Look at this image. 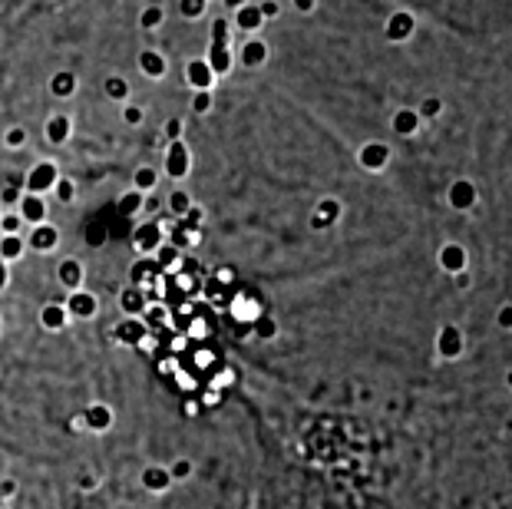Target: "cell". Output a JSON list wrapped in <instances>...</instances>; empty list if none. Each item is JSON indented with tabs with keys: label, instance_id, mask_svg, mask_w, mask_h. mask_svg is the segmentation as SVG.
Here are the masks:
<instances>
[{
	"label": "cell",
	"instance_id": "cell-6",
	"mask_svg": "<svg viewBox=\"0 0 512 509\" xmlns=\"http://www.w3.org/2000/svg\"><path fill=\"white\" fill-rule=\"evenodd\" d=\"M24 242H27V248H34V252H53V248L60 245V229L50 222H40V225H34V232H30Z\"/></svg>",
	"mask_w": 512,
	"mask_h": 509
},
{
	"label": "cell",
	"instance_id": "cell-19",
	"mask_svg": "<svg viewBox=\"0 0 512 509\" xmlns=\"http://www.w3.org/2000/svg\"><path fill=\"white\" fill-rule=\"evenodd\" d=\"M40 324L47 331H63L70 324V314H67V308H63V305H47V308L40 311Z\"/></svg>",
	"mask_w": 512,
	"mask_h": 509
},
{
	"label": "cell",
	"instance_id": "cell-16",
	"mask_svg": "<svg viewBox=\"0 0 512 509\" xmlns=\"http://www.w3.org/2000/svg\"><path fill=\"white\" fill-rule=\"evenodd\" d=\"M205 63L212 67L215 77H222V73H228V67H232V53H228V43H209Z\"/></svg>",
	"mask_w": 512,
	"mask_h": 509
},
{
	"label": "cell",
	"instance_id": "cell-26",
	"mask_svg": "<svg viewBox=\"0 0 512 509\" xmlns=\"http://www.w3.org/2000/svg\"><path fill=\"white\" fill-rule=\"evenodd\" d=\"M189 209H192V196H189L185 189H176V192H172V196L166 199V212L172 215V219H182V215L189 212Z\"/></svg>",
	"mask_w": 512,
	"mask_h": 509
},
{
	"label": "cell",
	"instance_id": "cell-4",
	"mask_svg": "<svg viewBox=\"0 0 512 509\" xmlns=\"http://www.w3.org/2000/svg\"><path fill=\"white\" fill-rule=\"evenodd\" d=\"M162 242H166V235H162V225H159L156 219H152V222H143V225H136L133 245H136V252H139V255H152Z\"/></svg>",
	"mask_w": 512,
	"mask_h": 509
},
{
	"label": "cell",
	"instance_id": "cell-43",
	"mask_svg": "<svg viewBox=\"0 0 512 509\" xmlns=\"http://www.w3.org/2000/svg\"><path fill=\"white\" fill-rule=\"evenodd\" d=\"M258 10H261V17H265V20H271V17H278V4H275V0H261V4H258Z\"/></svg>",
	"mask_w": 512,
	"mask_h": 509
},
{
	"label": "cell",
	"instance_id": "cell-31",
	"mask_svg": "<svg viewBox=\"0 0 512 509\" xmlns=\"http://www.w3.org/2000/svg\"><path fill=\"white\" fill-rule=\"evenodd\" d=\"M53 196H57V202H63V205H70L73 199H76V182L73 179H57V182H53Z\"/></svg>",
	"mask_w": 512,
	"mask_h": 509
},
{
	"label": "cell",
	"instance_id": "cell-37",
	"mask_svg": "<svg viewBox=\"0 0 512 509\" xmlns=\"http://www.w3.org/2000/svg\"><path fill=\"white\" fill-rule=\"evenodd\" d=\"M4 143L10 146V149H20L27 143V129L24 126H10L7 133H4Z\"/></svg>",
	"mask_w": 512,
	"mask_h": 509
},
{
	"label": "cell",
	"instance_id": "cell-24",
	"mask_svg": "<svg viewBox=\"0 0 512 509\" xmlns=\"http://www.w3.org/2000/svg\"><path fill=\"white\" fill-rule=\"evenodd\" d=\"M24 248L27 242L20 235H0V258H4V262H17V258L24 255Z\"/></svg>",
	"mask_w": 512,
	"mask_h": 509
},
{
	"label": "cell",
	"instance_id": "cell-18",
	"mask_svg": "<svg viewBox=\"0 0 512 509\" xmlns=\"http://www.w3.org/2000/svg\"><path fill=\"white\" fill-rule=\"evenodd\" d=\"M143 486L149 493H166L172 486V476H169L166 467H146L143 470Z\"/></svg>",
	"mask_w": 512,
	"mask_h": 509
},
{
	"label": "cell",
	"instance_id": "cell-41",
	"mask_svg": "<svg viewBox=\"0 0 512 509\" xmlns=\"http://www.w3.org/2000/svg\"><path fill=\"white\" fill-rule=\"evenodd\" d=\"M169 476H172V483H176V480H189V476H192V463L189 460H176L169 467Z\"/></svg>",
	"mask_w": 512,
	"mask_h": 509
},
{
	"label": "cell",
	"instance_id": "cell-45",
	"mask_svg": "<svg viewBox=\"0 0 512 509\" xmlns=\"http://www.w3.org/2000/svg\"><path fill=\"white\" fill-rule=\"evenodd\" d=\"M314 4H318V0H294V7H298L301 14H311V10H314Z\"/></svg>",
	"mask_w": 512,
	"mask_h": 509
},
{
	"label": "cell",
	"instance_id": "cell-17",
	"mask_svg": "<svg viewBox=\"0 0 512 509\" xmlns=\"http://www.w3.org/2000/svg\"><path fill=\"white\" fill-rule=\"evenodd\" d=\"M390 159V149L384 143H367L361 149V166L364 169H384Z\"/></svg>",
	"mask_w": 512,
	"mask_h": 509
},
{
	"label": "cell",
	"instance_id": "cell-33",
	"mask_svg": "<svg viewBox=\"0 0 512 509\" xmlns=\"http://www.w3.org/2000/svg\"><path fill=\"white\" fill-rule=\"evenodd\" d=\"M139 318L146 321V328H159V324L169 318V308H162L159 301H156V305H149V308H146L143 314H139Z\"/></svg>",
	"mask_w": 512,
	"mask_h": 509
},
{
	"label": "cell",
	"instance_id": "cell-50",
	"mask_svg": "<svg viewBox=\"0 0 512 509\" xmlns=\"http://www.w3.org/2000/svg\"><path fill=\"white\" fill-rule=\"evenodd\" d=\"M185 414L195 417V414H199V404H195V400H189V404H185Z\"/></svg>",
	"mask_w": 512,
	"mask_h": 509
},
{
	"label": "cell",
	"instance_id": "cell-44",
	"mask_svg": "<svg viewBox=\"0 0 512 509\" xmlns=\"http://www.w3.org/2000/svg\"><path fill=\"white\" fill-rule=\"evenodd\" d=\"M17 493V483L14 480H0V496H14Z\"/></svg>",
	"mask_w": 512,
	"mask_h": 509
},
{
	"label": "cell",
	"instance_id": "cell-30",
	"mask_svg": "<svg viewBox=\"0 0 512 509\" xmlns=\"http://www.w3.org/2000/svg\"><path fill=\"white\" fill-rule=\"evenodd\" d=\"M252 331L258 334L261 341H271V338H275V334H278V321L271 318V314H258L255 324H252Z\"/></svg>",
	"mask_w": 512,
	"mask_h": 509
},
{
	"label": "cell",
	"instance_id": "cell-36",
	"mask_svg": "<svg viewBox=\"0 0 512 509\" xmlns=\"http://www.w3.org/2000/svg\"><path fill=\"white\" fill-rule=\"evenodd\" d=\"M205 7H209V0H179V10H182V17H202L205 14Z\"/></svg>",
	"mask_w": 512,
	"mask_h": 509
},
{
	"label": "cell",
	"instance_id": "cell-52",
	"mask_svg": "<svg viewBox=\"0 0 512 509\" xmlns=\"http://www.w3.org/2000/svg\"><path fill=\"white\" fill-rule=\"evenodd\" d=\"M70 430H83V417H80V414H76V417L70 420Z\"/></svg>",
	"mask_w": 512,
	"mask_h": 509
},
{
	"label": "cell",
	"instance_id": "cell-22",
	"mask_svg": "<svg viewBox=\"0 0 512 509\" xmlns=\"http://www.w3.org/2000/svg\"><path fill=\"white\" fill-rule=\"evenodd\" d=\"M103 96L113 103H129V80L126 77H103Z\"/></svg>",
	"mask_w": 512,
	"mask_h": 509
},
{
	"label": "cell",
	"instance_id": "cell-21",
	"mask_svg": "<svg viewBox=\"0 0 512 509\" xmlns=\"http://www.w3.org/2000/svg\"><path fill=\"white\" fill-rule=\"evenodd\" d=\"M261 10H258V4H242L235 10V27H242V30H258L261 27Z\"/></svg>",
	"mask_w": 512,
	"mask_h": 509
},
{
	"label": "cell",
	"instance_id": "cell-48",
	"mask_svg": "<svg viewBox=\"0 0 512 509\" xmlns=\"http://www.w3.org/2000/svg\"><path fill=\"white\" fill-rule=\"evenodd\" d=\"M80 486H83V490H93V486H96V480H93V476H90V473H86V476H83V480H80Z\"/></svg>",
	"mask_w": 512,
	"mask_h": 509
},
{
	"label": "cell",
	"instance_id": "cell-28",
	"mask_svg": "<svg viewBox=\"0 0 512 509\" xmlns=\"http://www.w3.org/2000/svg\"><path fill=\"white\" fill-rule=\"evenodd\" d=\"M152 255H156V265L162 268V272H166V268L179 265V258H182V248H176V245H172V242H162V245H159V248H156V252H152Z\"/></svg>",
	"mask_w": 512,
	"mask_h": 509
},
{
	"label": "cell",
	"instance_id": "cell-10",
	"mask_svg": "<svg viewBox=\"0 0 512 509\" xmlns=\"http://www.w3.org/2000/svg\"><path fill=\"white\" fill-rule=\"evenodd\" d=\"M119 308H123L126 318H139L146 308H149V301H146V291L139 288V285H129L123 288V295H119Z\"/></svg>",
	"mask_w": 512,
	"mask_h": 509
},
{
	"label": "cell",
	"instance_id": "cell-51",
	"mask_svg": "<svg viewBox=\"0 0 512 509\" xmlns=\"http://www.w3.org/2000/svg\"><path fill=\"white\" fill-rule=\"evenodd\" d=\"M242 4H248V0H225V7H228V10H238Z\"/></svg>",
	"mask_w": 512,
	"mask_h": 509
},
{
	"label": "cell",
	"instance_id": "cell-5",
	"mask_svg": "<svg viewBox=\"0 0 512 509\" xmlns=\"http://www.w3.org/2000/svg\"><path fill=\"white\" fill-rule=\"evenodd\" d=\"M146 338H149V328H146L143 318H126V321H119L113 328V341L116 344H129V348H139Z\"/></svg>",
	"mask_w": 512,
	"mask_h": 509
},
{
	"label": "cell",
	"instance_id": "cell-15",
	"mask_svg": "<svg viewBox=\"0 0 512 509\" xmlns=\"http://www.w3.org/2000/svg\"><path fill=\"white\" fill-rule=\"evenodd\" d=\"M57 278L67 291L83 288V262H76V258H63L60 268H57Z\"/></svg>",
	"mask_w": 512,
	"mask_h": 509
},
{
	"label": "cell",
	"instance_id": "cell-40",
	"mask_svg": "<svg viewBox=\"0 0 512 509\" xmlns=\"http://www.w3.org/2000/svg\"><path fill=\"white\" fill-rule=\"evenodd\" d=\"M123 119L129 126H139L146 119V113H143V106H136V103H123Z\"/></svg>",
	"mask_w": 512,
	"mask_h": 509
},
{
	"label": "cell",
	"instance_id": "cell-20",
	"mask_svg": "<svg viewBox=\"0 0 512 509\" xmlns=\"http://www.w3.org/2000/svg\"><path fill=\"white\" fill-rule=\"evenodd\" d=\"M268 60V43L265 40H248L242 47V63L245 67H261Z\"/></svg>",
	"mask_w": 512,
	"mask_h": 509
},
{
	"label": "cell",
	"instance_id": "cell-2",
	"mask_svg": "<svg viewBox=\"0 0 512 509\" xmlns=\"http://www.w3.org/2000/svg\"><path fill=\"white\" fill-rule=\"evenodd\" d=\"M57 179H60V169L53 166V162H37V166L27 172L24 189L34 192V196H43V192L53 189V182H57Z\"/></svg>",
	"mask_w": 512,
	"mask_h": 509
},
{
	"label": "cell",
	"instance_id": "cell-47",
	"mask_svg": "<svg viewBox=\"0 0 512 509\" xmlns=\"http://www.w3.org/2000/svg\"><path fill=\"white\" fill-rule=\"evenodd\" d=\"M179 262H182V272H195V268H199V265H195V258H179Z\"/></svg>",
	"mask_w": 512,
	"mask_h": 509
},
{
	"label": "cell",
	"instance_id": "cell-53",
	"mask_svg": "<svg viewBox=\"0 0 512 509\" xmlns=\"http://www.w3.org/2000/svg\"><path fill=\"white\" fill-rule=\"evenodd\" d=\"M0 506H4V496H0Z\"/></svg>",
	"mask_w": 512,
	"mask_h": 509
},
{
	"label": "cell",
	"instance_id": "cell-42",
	"mask_svg": "<svg viewBox=\"0 0 512 509\" xmlns=\"http://www.w3.org/2000/svg\"><path fill=\"white\" fill-rule=\"evenodd\" d=\"M212 43H228V24H225V20H215V24H212Z\"/></svg>",
	"mask_w": 512,
	"mask_h": 509
},
{
	"label": "cell",
	"instance_id": "cell-23",
	"mask_svg": "<svg viewBox=\"0 0 512 509\" xmlns=\"http://www.w3.org/2000/svg\"><path fill=\"white\" fill-rule=\"evenodd\" d=\"M413 34V17L410 14H394L387 20V37L390 40H407Z\"/></svg>",
	"mask_w": 512,
	"mask_h": 509
},
{
	"label": "cell",
	"instance_id": "cell-7",
	"mask_svg": "<svg viewBox=\"0 0 512 509\" xmlns=\"http://www.w3.org/2000/svg\"><path fill=\"white\" fill-rule=\"evenodd\" d=\"M185 80H189L192 90H212L219 77L212 73V67L205 63V57H199V60H189V67H185Z\"/></svg>",
	"mask_w": 512,
	"mask_h": 509
},
{
	"label": "cell",
	"instance_id": "cell-25",
	"mask_svg": "<svg viewBox=\"0 0 512 509\" xmlns=\"http://www.w3.org/2000/svg\"><path fill=\"white\" fill-rule=\"evenodd\" d=\"M143 202H146V192H139V189H129V192H123L119 196V202H116V209H119V215H136L139 209H143Z\"/></svg>",
	"mask_w": 512,
	"mask_h": 509
},
{
	"label": "cell",
	"instance_id": "cell-8",
	"mask_svg": "<svg viewBox=\"0 0 512 509\" xmlns=\"http://www.w3.org/2000/svg\"><path fill=\"white\" fill-rule=\"evenodd\" d=\"M80 417H83V430L106 433V430L113 427V410L106 407V404H93V407H86Z\"/></svg>",
	"mask_w": 512,
	"mask_h": 509
},
{
	"label": "cell",
	"instance_id": "cell-39",
	"mask_svg": "<svg viewBox=\"0 0 512 509\" xmlns=\"http://www.w3.org/2000/svg\"><path fill=\"white\" fill-rule=\"evenodd\" d=\"M20 196H24V182H10V186L0 192V199H4V205H17L20 202Z\"/></svg>",
	"mask_w": 512,
	"mask_h": 509
},
{
	"label": "cell",
	"instance_id": "cell-11",
	"mask_svg": "<svg viewBox=\"0 0 512 509\" xmlns=\"http://www.w3.org/2000/svg\"><path fill=\"white\" fill-rule=\"evenodd\" d=\"M139 70H143V77H149V80H162L169 70V63L159 50H139Z\"/></svg>",
	"mask_w": 512,
	"mask_h": 509
},
{
	"label": "cell",
	"instance_id": "cell-29",
	"mask_svg": "<svg viewBox=\"0 0 512 509\" xmlns=\"http://www.w3.org/2000/svg\"><path fill=\"white\" fill-rule=\"evenodd\" d=\"M417 126H420V116L413 113V110H400L394 116V129L400 136H410V133H417Z\"/></svg>",
	"mask_w": 512,
	"mask_h": 509
},
{
	"label": "cell",
	"instance_id": "cell-38",
	"mask_svg": "<svg viewBox=\"0 0 512 509\" xmlns=\"http://www.w3.org/2000/svg\"><path fill=\"white\" fill-rule=\"evenodd\" d=\"M176 139H182V119L172 116L169 123H166V129H162V146H166V143H176Z\"/></svg>",
	"mask_w": 512,
	"mask_h": 509
},
{
	"label": "cell",
	"instance_id": "cell-35",
	"mask_svg": "<svg viewBox=\"0 0 512 509\" xmlns=\"http://www.w3.org/2000/svg\"><path fill=\"white\" fill-rule=\"evenodd\" d=\"M20 229H24V219H20L17 212L0 215V232H4V235H20Z\"/></svg>",
	"mask_w": 512,
	"mask_h": 509
},
{
	"label": "cell",
	"instance_id": "cell-14",
	"mask_svg": "<svg viewBox=\"0 0 512 509\" xmlns=\"http://www.w3.org/2000/svg\"><path fill=\"white\" fill-rule=\"evenodd\" d=\"M76 90H80L76 73L60 70V73H53V77H50V93L57 96V100H70V96H76Z\"/></svg>",
	"mask_w": 512,
	"mask_h": 509
},
{
	"label": "cell",
	"instance_id": "cell-27",
	"mask_svg": "<svg viewBox=\"0 0 512 509\" xmlns=\"http://www.w3.org/2000/svg\"><path fill=\"white\" fill-rule=\"evenodd\" d=\"M156 186H159V172L152 169V166H139L136 176H133V189L146 192V196H149V192L156 189Z\"/></svg>",
	"mask_w": 512,
	"mask_h": 509
},
{
	"label": "cell",
	"instance_id": "cell-32",
	"mask_svg": "<svg viewBox=\"0 0 512 509\" xmlns=\"http://www.w3.org/2000/svg\"><path fill=\"white\" fill-rule=\"evenodd\" d=\"M162 20H166V10H162V7H146L143 14H139V27H143V30H156Z\"/></svg>",
	"mask_w": 512,
	"mask_h": 509
},
{
	"label": "cell",
	"instance_id": "cell-34",
	"mask_svg": "<svg viewBox=\"0 0 512 509\" xmlns=\"http://www.w3.org/2000/svg\"><path fill=\"white\" fill-rule=\"evenodd\" d=\"M212 110V90H195L192 96V113L195 116H205Z\"/></svg>",
	"mask_w": 512,
	"mask_h": 509
},
{
	"label": "cell",
	"instance_id": "cell-9",
	"mask_svg": "<svg viewBox=\"0 0 512 509\" xmlns=\"http://www.w3.org/2000/svg\"><path fill=\"white\" fill-rule=\"evenodd\" d=\"M17 215L24 222L30 225H40V222H47V205H43V196H34V192H27V196H20L17 202Z\"/></svg>",
	"mask_w": 512,
	"mask_h": 509
},
{
	"label": "cell",
	"instance_id": "cell-3",
	"mask_svg": "<svg viewBox=\"0 0 512 509\" xmlns=\"http://www.w3.org/2000/svg\"><path fill=\"white\" fill-rule=\"evenodd\" d=\"M67 314L76 321H90L96 318V311H100V301H96V295H90V291H83V288H76L67 295Z\"/></svg>",
	"mask_w": 512,
	"mask_h": 509
},
{
	"label": "cell",
	"instance_id": "cell-46",
	"mask_svg": "<svg viewBox=\"0 0 512 509\" xmlns=\"http://www.w3.org/2000/svg\"><path fill=\"white\" fill-rule=\"evenodd\" d=\"M7 281H10V272H7V262L0 258V291L7 288Z\"/></svg>",
	"mask_w": 512,
	"mask_h": 509
},
{
	"label": "cell",
	"instance_id": "cell-13",
	"mask_svg": "<svg viewBox=\"0 0 512 509\" xmlns=\"http://www.w3.org/2000/svg\"><path fill=\"white\" fill-rule=\"evenodd\" d=\"M341 219V202L337 199H324L311 215V229H331V225Z\"/></svg>",
	"mask_w": 512,
	"mask_h": 509
},
{
	"label": "cell",
	"instance_id": "cell-1",
	"mask_svg": "<svg viewBox=\"0 0 512 509\" xmlns=\"http://www.w3.org/2000/svg\"><path fill=\"white\" fill-rule=\"evenodd\" d=\"M162 169H166L169 179H185L192 169V153L185 146V139H176V143H166V156H162Z\"/></svg>",
	"mask_w": 512,
	"mask_h": 509
},
{
	"label": "cell",
	"instance_id": "cell-12",
	"mask_svg": "<svg viewBox=\"0 0 512 509\" xmlns=\"http://www.w3.org/2000/svg\"><path fill=\"white\" fill-rule=\"evenodd\" d=\"M70 129H73L70 116L57 113V116H50V119H47V126H43V136L50 139V146H63V143L70 139Z\"/></svg>",
	"mask_w": 512,
	"mask_h": 509
},
{
	"label": "cell",
	"instance_id": "cell-49",
	"mask_svg": "<svg viewBox=\"0 0 512 509\" xmlns=\"http://www.w3.org/2000/svg\"><path fill=\"white\" fill-rule=\"evenodd\" d=\"M143 209H152V212H156V209H162V202H159V199H146V202H143Z\"/></svg>",
	"mask_w": 512,
	"mask_h": 509
}]
</instances>
